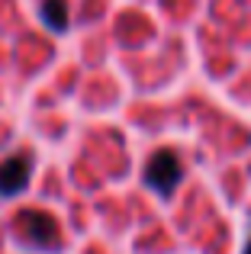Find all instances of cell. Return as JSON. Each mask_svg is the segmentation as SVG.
<instances>
[{
  "label": "cell",
  "instance_id": "cell-5",
  "mask_svg": "<svg viewBox=\"0 0 251 254\" xmlns=\"http://www.w3.org/2000/svg\"><path fill=\"white\" fill-rule=\"evenodd\" d=\"M242 254H251V238H248V242H245V251H242Z\"/></svg>",
  "mask_w": 251,
  "mask_h": 254
},
{
  "label": "cell",
  "instance_id": "cell-2",
  "mask_svg": "<svg viewBox=\"0 0 251 254\" xmlns=\"http://www.w3.org/2000/svg\"><path fill=\"white\" fill-rule=\"evenodd\" d=\"M184 180V164L171 148H161L145 161V184L158 193V196H171L177 184Z\"/></svg>",
  "mask_w": 251,
  "mask_h": 254
},
{
  "label": "cell",
  "instance_id": "cell-4",
  "mask_svg": "<svg viewBox=\"0 0 251 254\" xmlns=\"http://www.w3.org/2000/svg\"><path fill=\"white\" fill-rule=\"evenodd\" d=\"M39 16L52 32L68 29V0H42L39 3Z\"/></svg>",
  "mask_w": 251,
  "mask_h": 254
},
{
  "label": "cell",
  "instance_id": "cell-1",
  "mask_svg": "<svg viewBox=\"0 0 251 254\" xmlns=\"http://www.w3.org/2000/svg\"><path fill=\"white\" fill-rule=\"evenodd\" d=\"M13 232L23 245L39 251H58L62 248V229H58L55 216L42 209H19L13 216Z\"/></svg>",
  "mask_w": 251,
  "mask_h": 254
},
{
  "label": "cell",
  "instance_id": "cell-3",
  "mask_svg": "<svg viewBox=\"0 0 251 254\" xmlns=\"http://www.w3.org/2000/svg\"><path fill=\"white\" fill-rule=\"evenodd\" d=\"M32 174V155L23 151V155H10L6 161H0V196H16V193L26 190Z\"/></svg>",
  "mask_w": 251,
  "mask_h": 254
}]
</instances>
